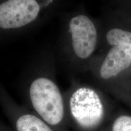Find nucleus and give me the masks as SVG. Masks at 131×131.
Here are the masks:
<instances>
[{"mask_svg":"<svg viewBox=\"0 0 131 131\" xmlns=\"http://www.w3.org/2000/svg\"><path fill=\"white\" fill-rule=\"evenodd\" d=\"M69 107L71 119L80 131H97L105 119V106L91 88L76 90L70 96Z\"/></svg>","mask_w":131,"mask_h":131,"instance_id":"1","label":"nucleus"},{"mask_svg":"<svg viewBox=\"0 0 131 131\" xmlns=\"http://www.w3.org/2000/svg\"><path fill=\"white\" fill-rule=\"evenodd\" d=\"M31 103L40 118L50 126H58L64 117L63 98L58 88L52 80L38 78L29 89Z\"/></svg>","mask_w":131,"mask_h":131,"instance_id":"2","label":"nucleus"},{"mask_svg":"<svg viewBox=\"0 0 131 131\" xmlns=\"http://www.w3.org/2000/svg\"><path fill=\"white\" fill-rule=\"evenodd\" d=\"M40 6L34 0H9L0 4V27L16 29L37 18Z\"/></svg>","mask_w":131,"mask_h":131,"instance_id":"3","label":"nucleus"},{"mask_svg":"<svg viewBox=\"0 0 131 131\" xmlns=\"http://www.w3.org/2000/svg\"><path fill=\"white\" fill-rule=\"evenodd\" d=\"M69 29L73 52L78 58H89L96 48L97 31L92 21L84 15L70 19Z\"/></svg>","mask_w":131,"mask_h":131,"instance_id":"4","label":"nucleus"},{"mask_svg":"<svg viewBox=\"0 0 131 131\" xmlns=\"http://www.w3.org/2000/svg\"><path fill=\"white\" fill-rule=\"evenodd\" d=\"M131 66V46L117 45L111 47L104 58L100 70L104 80L114 78Z\"/></svg>","mask_w":131,"mask_h":131,"instance_id":"5","label":"nucleus"},{"mask_svg":"<svg viewBox=\"0 0 131 131\" xmlns=\"http://www.w3.org/2000/svg\"><path fill=\"white\" fill-rule=\"evenodd\" d=\"M17 131H54L40 118L32 114H22L16 118Z\"/></svg>","mask_w":131,"mask_h":131,"instance_id":"6","label":"nucleus"},{"mask_svg":"<svg viewBox=\"0 0 131 131\" xmlns=\"http://www.w3.org/2000/svg\"><path fill=\"white\" fill-rule=\"evenodd\" d=\"M106 40L112 46L127 45L131 46V31L119 28H113L106 34Z\"/></svg>","mask_w":131,"mask_h":131,"instance_id":"7","label":"nucleus"},{"mask_svg":"<svg viewBox=\"0 0 131 131\" xmlns=\"http://www.w3.org/2000/svg\"><path fill=\"white\" fill-rule=\"evenodd\" d=\"M110 131H131V115L121 114L111 124Z\"/></svg>","mask_w":131,"mask_h":131,"instance_id":"8","label":"nucleus"}]
</instances>
